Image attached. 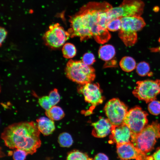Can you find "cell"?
Masks as SVG:
<instances>
[{
    "label": "cell",
    "instance_id": "cell-8",
    "mask_svg": "<svg viewBox=\"0 0 160 160\" xmlns=\"http://www.w3.org/2000/svg\"><path fill=\"white\" fill-rule=\"evenodd\" d=\"M148 114L140 107H135L128 111L124 123L129 128L132 135L140 132L148 123Z\"/></svg>",
    "mask_w": 160,
    "mask_h": 160
},
{
    "label": "cell",
    "instance_id": "cell-25",
    "mask_svg": "<svg viewBox=\"0 0 160 160\" xmlns=\"http://www.w3.org/2000/svg\"><path fill=\"white\" fill-rule=\"evenodd\" d=\"M148 109L152 114L157 115L160 114V102L156 100L150 102L148 106Z\"/></svg>",
    "mask_w": 160,
    "mask_h": 160
},
{
    "label": "cell",
    "instance_id": "cell-29",
    "mask_svg": "<svg viewBox=\"0 0 160 160\" xmlns=\"http://www.w3.org/2000/svg\"><path fill=\"white\" fill-rule=\"evenodd\" d=\"M95 57L92 53L87 52L83 55L82 61L85 64L90 66L95 62Z\"/></svg>",
    "mask_w": 160,
    "mask_h": 160
},
{
    "label": "cell",
    "instance_id": "cell-3",
    "mask_svg": "<svg viewBox=\"0 0 160 160\" xmlns=\"http://www.w3.org/2000/svg\"><path fill=\"white\" fill-rule=\"evenodd\" d=\"M160 138V125L157 121L147 125L140 132L131 135V142L146 153L154 148L156 140Z\"/></svg>",
    "mask_w": 160,
    "mask_h": 160
},
{
    "label": "cell",
    "instance_id": "cell-14",
    "mask_svg": "<svg viewBox=\"0 0 160 160\" xmlns=\"http://www.w3.org/2000/svg\"><path fill=\"white\" fill-rule=\"evenodd\" d=\"M121 27L119 33L137 32L145 25L144 19L141 16L127 17H121Z\"/></svg>",
    "mask_w": 160,
    "mask_h": 160
},
{
    "label": "cell",
    "instance_id": "cell-13",
    "mask_svg": "<svg viewBox=\"0 0 160 160\" xmlns=\"http://www.w3.org/2000/svg\"><path fill=\"white\" fill-rule=\"evenodd\" d=\"M132 132L124 123L116 126L112 125L109 136V143L116 145L131 142Z\"/></svg>",
    "mask_w": 160,
    "mask_h": 160
},
{
    "label": "cell",
    "instance_id": "cell-27",
    "mask_svg": "<svg viewBox=\"0 0 160 160\" xmlns=\"http://www.w3.org/2000/svg\"><path fill=\"white\" fill-rule=\"evenodd\" d=\"M38 102L40 105L45 111L49 110L52 106L48 96H44L40 97L38 99Z\"/></svg>",
    "mask_w": 160,
    "mask_h": 160
},
{
    "label": "cell",
    "instance_id": "cell-9",
    "mask_svg": "<svg viewBox=\"0 0 160 160\" xmlns=\"http://www.w3.org/2000/svg\"><path fill=\"white\" fill-rule=\"evenodd\" d=\"M70 37L68 32L59 23L51 25L49 29L44 33L43 39L45 44L52 48L59 47L63 45Z\"/></svg>",
    "mask_w": 160,
    "mask_h": 160
},
{
    "label": "cell",
    "instance_id": "cell-17",
    "mask_svg": "<svg viewBox=\"0 0 160 160\" xmlns=\"http://www.w3.org/2000/svg\"><path fill=\"white\" fill-rule=\"evenodd\" d=\"M116 54L114 47L110 44L103 45L100 48L98 51V55L102 60L108 61L112 59Z\"/></svg>",
    "mask_w": 160,
    "mask_h": 160
},
{
    "label": "cell",
    "instance_id": "cell-32",
    "mask_svg": "<svg viewBox=\"0 0 160 160\" xmlns=\"http://www.w3.org/2000/svg\"><path fill=\"white\" fill-rule=\"evenodd\" d=\"M152 156L153 160H160V148L156 150Z\"/></svg>",
    "mask_w": 160,
    "mask_h": 160
},
{
    "label": "cell",
    "instance_id": "cell-28",
    "mask_svg": "<svg viewBox=\"0 0 160 160\" xmlns=\"http://www.w3.org/2000/svg\"><path fill=\"white\" fill-rule=\"evenodd\" d=\"M28 153L24 150L16 149L14 151L13 157L14 160H25Z\"/></svg>",
    "mask_w": 160,
    "mask_h": 160
},
{
    "label": "cell",
    "instance_id": "cell-21",
    "mask_svg": "<svg viewBox=\"0 0 160 160\" xmlns=\"http://www.w3.org/2000/svg\"><path fill=\"white\" fill-rule=\"evenodd\" d=\"M63 56L65 58L69 59L74 57L76 53V50L73 44L67 43L64 44L62 48Z\"/></svg>",
    "mask_w": 160,
    "mask_h": 160
},
{
    "label": "cell",
    "instance_id": "cell-31",
    "mask_svg": "<svg viewBox=\"0 0 160 160\" xmlns=\"http://www.w3.org/2000/svg\"><path fill=\"white\" fill-rule=\"evenodd\" d=\"M93 160H109V159L105 154L99 153L95 156Z\"/></svg>",
    "mask_w": 160,
    "mask_h": 160
},
{
    "label": "cell",
    "instance_id": "cell-7",
    "mask_svg": "<svg viewBox=\"0 0 160 160\" xmlns=\"http://www.w3.org/2000/svg\"><path fill=\"white\" fill-rule=\"evenodd\" d=\"M104 110L107 118L114 126L124 123L128 111L126 105L117 98H113L108 101L105 105Z\"/></svg>",
    "mask_w": 160,
    "mask_h": 160
},
{
    "label": "cell",
    "instance_id": "cell-30",
    "mask_svg": "<svg viewBox=\"0 0 160 160\" xmlns=\"http://www.w3.org/2000/svg\"><path fill=\"white\" fill-rule=\"evenodd\" d=\"M0 45L1 46L7 35V32L4 28L1 27L0 28Z\"/></svg>",
    "mask_w": 160,
    "mask_h": 160
},
{
    "label": "cell",
    "instance_id": "cell-4",
    "mask_svg": "<svg viewBox=\"0 0 160 160\" xmlns=\"http://www.w3.org/2000/svg\"><path fill=\"white\" fill-rule=\"evenodd\" d=\"M65 73L68 79L80 85L92 82L95 77V69L81 61L70 60L66 64Z\"/></svg>",
    "mask_w": 160,
    "mask_h": 160
},
{
    "label": "cell",
    "instance_id": "cell-23",
    "mask_svg": "<svg viewBox=\"0 0 160 160\" xmlns=\"http://www.w3.org/2000/svg\"><path fill=\"white\" fill-rule=\"evenodd\" d=\"M136 71L140 76H145L150 73V67L148 63L143 61L139 63L136 66Z\"/></svg>",
    "mask_w": 160,
    "mask_h": 160
},
{
    "label": "cell",
    "instance_id": "cell-15",
    "mask_svg": "<svg viewBox=\"0 0 160 160\" xmlns=\"http://www.w3.org/2000/svg\"><path fill=\"white\" fill-rule=\"evenodd\" d=\"M92 135L96 137L103 138L111 132L112 125L107 118L100 117L97 121L92 123Z\"/></svg>",
    "mask_w": 160,
    "mask_h": 160
},
{
    "label": "cell",
    "instance_id": "cell-18",
    "mask_svg": "<svg viewBox=\"0 0 160 160\" xmlns=\"http://www.w3.org/2000/svg\"><path fill=\"white\" fill-rule=\"evenodd\" d=\"M46 115L53 121H58L63 119L65 116V113L60 107L54 105L49 110L45 111Z\"/></svg>",
    "mask_w": 160,
    "mask_h": 160
},
{
    "label": "cell",
    "instance_id": "cell-6",
    "mask_svg": "<svg viewBox=\"0 0 160 160\" xmlns=\"http://www.w3.org/2000/svg\"><path fill=\"white\" fill-rule=\"evenodd\" d=\"M132 92L134 96L147 103L155 100L160 93V80L147 79L137 81Z\"/></svg>",
    "mask_w": 160,
    "mask_h": 160
},
{
    "label": "cell",
    "instance_id": "cell-19",
    "mask_svg": "<svg viewBox=\"0 0 160 160\" xmlns=\"http://www.w3.org/2000/svg\"><path fill=\"white\" fill-rule=\"evenodd\" d=\"M119 65L123 71L129 72L134 70L136 68L137 65L135 60L132 57L125 56L121 59Z\"/></svg>",
    "mask_w": 160,
    "mask_h": 160
},
{
    "label": "cell",
    "instance_id": "cell-24",
    "mask_svg": "<svg viewBox=\"0 0 160 160\" xmlns=\"http://www.w3.org/2000/svg\"><path fill=\"white\" fill-rule=\"evenodd\" d=\"M121 18H115L110 20L107 25L108 30L111 31H119L121 27Z\"/></svg>",
    "mask_w": 160,
    "mask_h": 160
},
{
    "label": "cell",
    "instance_id": "cell-22",
    "mask_svg": "<svg viewBox=\"0 0 160 160\" xmlns=\"http://www.w3.org/2000/svg\"><path fill=\"white\" fill-rule=\"evenodd\" d=\"M58 142L62 147H69L72 145L73 140L72 137L69 134L64 132L60 134L59 135Z\"/></svg>",
    "mask_w": 160,
    "mask_h": 160
},
{
    "label": "cell",
    "instance_id": "cell-16",
    "mask_svg": "<svg viewBox=\"0 0 160 160\" xmlns=\"http://www.w3.org/2000/svg\"><path fill=\"white\" fill-rule=\"evenodd\" d=\"M38 129L44 136H48L51 134L55 129L53 120L45 117H41L36 119Z\"/></svg>",
    "mask_w": 160,
    "mask_h": 160
},
{
    "label": "cell",
    "instance_id": "cell-1",
    "mask_svg": "<svg viewBox=\"0 0 160 160\" xmlns=\"http://www.w3.org/2000/svg\"><path fill=\"white\" fill-rule=\"evenodd\" d=\"M5 145L11 149H20L32 154L40 147L41 141L37 124L33 121H22L5 128L1 135Z\"/></svg>",
    "mask_w": 160,
    "mask_h": 160
},
{
    "label": "cell",
    "instance_id": "cell-5",
    "mask_svg": "<svg viewBox=\"0 0 160 160\" xmlns=\"http://www.w3.org/2000/svg\"><path fill=\"white\" fill-rule=\"evenodd\" d=\"M145 4L141 0H124L118 7H112L108 12L109 20L127 17L140 16Z\"/></svg>",
    "mask_w": 160,
    "mask_h": 160
},
{
    "label": "cell",
    "instance_id": "cell-26",
    "mask_svg": "<svg viewBox=\"0 0 160 160\" xmlns=\"http://www.w3.org/2000/svg\"><path fill=\"white\" fill-rule=\"evenodd\" d=\"M48 96L50 103L52 106L55 105L60 101V95L58 90L56 88H55L51 91Z\"/></svg>",
    "mask_w": 160,
    "mask_h": 160
},
{
    "label": "cell",
    "instance_id": "cell-20",
    "mask_svg": "<svg viewBox=\"0 0 160 160\" xmlns=\"http://www.w3.org/2000/svg\"><path fill=\"white\" fill-rule=\"evenodd\" d=\"M66 160H93L85 153L78 150H73L69 152Z\"/></svg>",
    "mask_w": 160,
    "mask_h": 160
},
{
    "label": "cell",
    "instance_id": "cell-12",
    "mask_svg": "<svg viewBox=\"0 0 160 160\" xmlns=\"http://www.w3.org/2000/svg\"><path fill=\"white\" fill-rule=\"evenodd\" d=\"M116 152L120 160H153L136 148L131 142L116 145Z\"/></svg>",
    "mask_w": 160,
    "mask_h": 160
},
{
    "label": "cell",
    "instance_id": "cell-10",
    "mask_svg": "<svg viewBox=\"0 0 160 160\" xmlns=\"http://www.w3.org/2000/svg\"><path fill=\"white\" fill-rule=\"evenodd\" d=\"M70 22L71 28L68 31L71 37H78L81 41L92 37L87 23L79 12L71 17Z\"/></svg>",
    "mask_w": 160,
    "mask_h": 160
},
{
    "label": "cell",
    "instance_id": "cell-11",
    "mask_svg": "<svg viewBox=\"0 0 160 160\" xmlns=\"http://www.w3.org/2000/svg\"><path fill=\"white\" fill-rule=\"evenodd\" d=\"M78 90L79 93L83 95L85 101L93 106L102 104L104 99L98 83L90 82L81 85Z\"/></svg>",
    "mask_w": 160,
    "mask_h": 160
},
{
    "label": "cell",
    "instance_id": "cell-2",
    "mask_svg": "<svg viewBox=\"0 0 160 160\" xmlns=\"http://www.w3.org/2000/svg\"><path fill=\"white\" fill-rule=\"evenodd\" d=\"M112 7L107 2H90L81 7L79 12L87 23L92 37L99 43L106 42L111 37L107 25L110 21L108 12Z\"/></svg>",
    "mask_w": 160,
    "mask_h": 160
}]
</instances>
